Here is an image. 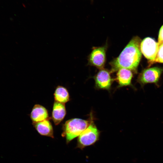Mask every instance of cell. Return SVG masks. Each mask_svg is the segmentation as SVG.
<instances>
[{
    "mask_svg": "<svg viewBox=\"0 0 163 163\" xmlns=\"http://www.w3.org/2000/svg\"><path fill=\"white\" fill-rule=\"evenodd\" d=\"M141 41L138 36L133 37L119 56L109 62L112 73L122 68L136 72L142 57V53L140 49Z\"/></svg>",
    "mask_w": 163,
    "mask_h": 163,
    "instance_id": "cell-1",
    "label": "cell"
},
{
    "mask_svg": "<svg viewBox=\"0 0 163 163\" xmlns=\"http://www.w3.org/2000/svg\"><path fill=\"white\" fill-rule=\"evenodd\" d=\"M91 120L74 118L66 121L62 126V136L66 138L67 143L79 136L89 126Z\"/></svg>",
    "mask_w": 163,
    "mask_h": 163,
    "instance_id": "cell-2",
    "label": "cell"
},
{
    "mask_svg": "<svg viewBox=\"0 0 163 163\" xmlns=\"http://www.w3.org/2000/svg\"><path fill=\"white\" fill-rule=\"evenodd\" d=\"M100 132L91 120L88 127L78 136L77 147L82 149L95 144L99 139Z\"/></svg>",
    "mask_w": 163,
    "mask_h": 163,
    "instance_id": "cell-3",
    "label": "cell"
},
{
    "mask_svg": "<svg viewBox=\"0 0 163 163\" xmlns=\"http://www.w3.org/2000/svg\"><path fill=\"white\" fill-rule=\"evenodd\" d=\"M163 71L162 68L158 67L145 69L139 75L137 82L142 87L148 83H154L158 86V82Z\"/></svg>",
    "mask_w": 163,
    "mask_h": 163,
    "instance_id": "cell-4",
    "label": "cell"
},
{
    "mask_svg": "<svg viewBox=\"0 0 163 163\" xmlns=\"http://www.w3.org/2000/svg\"><path fill=\"white\" fill-rule=\"evenodd\" d=\"M107 45L93 47L88 56V64L99 69L104 68L106 61V52Z\"/></svg>",
    "mask_w": 163,
    "mask_h": 163,
    "instance_id": "cell-5",
    "label": "cell"
},
{
    "mask_svg": "<svg viewBox=\"0 0 163 163\" xmlns=\"http://www.w3.org/2000/svg\"><path fill=\"white\" fill-rule=\"evenodd\" d=\"M159 45L152 38L147 37L141 42L140 49L142 53L150 61L154 62L158 50Z\"/></svg>",
    "mask_w": 163,
    "mask_h": 163,
    "instance_id": "cell-6",
    "label": "cell"
},
{
    "mask_svg": "<svg viewBox=\"0 0 163 163\" xmlns=\"http://www.w3.org/2000/svg\"><path fill=\"white\" fill-rule=\"evenodd\" d=\"M110 71L103 68L100 69L94 76L95 86L98 89L109 90L113 82L115 80L111 76Z\"/></svg>",
    "mask_w": 163,
    "mask_h": 163,
    "instance_id": "cell-7",
    "label": "cell"
},
{
    "mask_svg": "<svg viewBox=\"0 0 163 163\" xmlns=\"http://www.w3.org/2000/svg\"><path fill=\"white\" fill-rule=\"evenodd\" d=\"M117 71V76L115 80L118 83L119 87L133 86L131 81L133 74L132 71L127 69L122 68Z\"/></svg>",
    "mask_w": 163,
    "mask_h": 163,
    "instance_id": "cell-8",
    "label": "cell"
},
{
    "mask_svg": "<svg viewBox=\"0 0 163 163\" xmlns=\"http://www.w3.org/2000/svg\"><path fill=\"white\" fill-rule=\"evenodd\" d=\"M66 110L64 104L55 101L53 104L52 118L56 125L59 124L63 120L66 114Z\"/></svg>",
    "mask_w": 163,
    "mask_h": 163,
    "instance_id": "cell-9",
    "label": "cell"
},
{
    "mask_svg": "<svg viewBox=\"0 0 163 163\" xmlns=\"http://www.w3.org/2000/svg\"><path fill=\"white\" fill-rule=\"evenodd\" d=\"M33 123L40 122L49 119L47 110L41 105L36 104L33 107L30 114Z\"/></svg>",
    "mask_w": 163,
    "mask_h": 163,
    "instance_id": "cell-10",
    "label": "cell"
},
{
    "mask_svg": "<svg viewBox=\"0 0 163 163\" xmlns=\"http://www.w3.org/2000/svg\"><path fill=\"white\" fill-rule=\"evenodd\" d=\"M33 124L40 135L54 138L53 127L49 119L33 123Z\"/></svg>",
    "mask_w": 163,
    "mask_h": 163,
    "instance_id": "cell-11",
    "label": "cell"
},
{
    "mask_svg": "<svg viewBox=\"0 0 163 163\" xmlns=\"http://www.w3.org/2000/svg\"><path fill=\"white\" fill-rule=\"evenodd\" d=\"M54 96L55 101L60 103L65 104L69 100V95L68 91L62 86L59 85L56 88Z\"/></svg>",
    "mask_w": 163,
    "mask_h": 163,
    "instance_id": "cell-12",
    "label": "cell"
},
{
    "mask_svg": "<svg viewBox=\"0 0 163 163\" xmlns=\"http://www.w3.org/2000/svg\"><path fill=\"white\" fill-rule=\"evenodd\" d=\"M154 62L163 63V44L159 46L158 50Z\"/></svg>",
    "mask_w": 163,
    "mask_h": 163,
    "instance_id": "cell-13",
    "label": "cell"
},
{
    "mask_svg": "<svg viewBox=\"0 0 163 163\" xmlns=\"http://www.w3.org/2000/svg\"><path fill=\"white\" fill-rule=\"evenodd\" d=\"M158 43L159 46L163 44V25L161 27L160 29Z\"/></svg>",
    "mask_w": 163,
    "mask_h": 163,
    "instance_id": "cell-14",
    "label": "cell"
}]
</instances>
